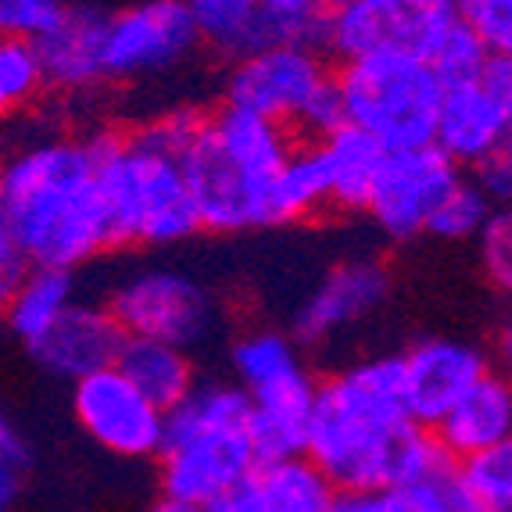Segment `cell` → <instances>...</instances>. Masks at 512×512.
Masks as SVG:
<instances>
[{"label":"cell","instance_id":"3957f363","mask_svg":"<svg viewBox=\"0 0 512 512\" xmlns=\"http://www.w3.org/2000/svg\"><path fill=\"white\" fill-rule=\"evenodd\" d=\"M416 423L402 405L398 355H369L316 384L305 459L333 491L391 487L394 462Z\"/></svg>","mask_w":512,"mask_h":512},{"label":"cell","instance_id":"d4e9b609","mask_svg":"<svg viewBox=\"0 0 512 512\" xmlns=\"http://www.w3.org/2000/svg\"><path fill=\"white\" fill-rule=\"evenodd\" d=\"M79 298V283L76 273H65V269H43V265H33L26 273V280L18 283L15 294L4 305V323H8V333L15 337L22 348L29 341H36L54 319Z\"/></svg>","mask_w":512,"mask_h":512},{"label":"cell","instance_id":"d590c367","mask_svg":"<svg viewBox=\"0 0 512 512\" xmlns=\"http://www.w3.org/2000/svg\"><path fill=\"white\" fill-rule=\"evenodd\" d=\"M29 269H33V265H29V258L22 255L15 233L8 230V222H4V215H0V312H4V305H8V298L15 294L18 283L26 280Z\"/></svg>","mask_w":512,"mask_h":512},{"label":"cell","instance_id":"603a6c76","mask_svg":"<svg viewBox=\"0 0 512 512\" xmlns=\"http://www.w3.org/2000/svg\"><path fill=\"white\" fill-rule=\"evenodd\" d=\"M115 369L162 412L183 402L190 387L201 380L190 351L162 341H147V337H126L119 359H115Z\"/></svg>","mask_w":512,"mask_h":512},{"label":"cell","instance_id":"f546056e","mask_svg":"<svg viewBox=\"0 0 512 512\" xmlns=\"http://www.w3.org/2000/svg\"><path fill=\"white\" fill-rule=\"evenodd\" d=\"M323 0H262V18L269 43H308L319 47L326 18Z\"/></svg>","mask_w":512,"mask_h":512},{"label":"cell","instance_id":"ba28073f","mask_svg":"<svg viewBox=\"0 0 512 512\" xmlns=\"http://www.w3.org/2000/svg\"><path fill=\"white\" fill-rule=\"evenodd\" d=\"M111 319L126 337H147L194 355L219 337L226 308L208 280L169 262H140L108 287Z\"/></svg>","mask_w":512,"mask_h":512},{"label":"cell","instance_id":"d6986e66","mask_svg":"<svg viewBox=\"0 0 512 512\" xmlns=\"http://www.w3.org/2000/svg\"><path fill=\"white\" fill-rule=\"evenodd\" d=\"M104 11L65 4L61 18L36 43L43 79L61 94H90L104 83L101 72Z\"/></svg>","mask_w":512,"mask_h":512},{"label":"cell","instance_id":"30bf717a","mask_svg":"<svg viewBox=\"0 0 512 512\" xmlns=\"http://www.w3.org/2000/svg\"><path fill=\"white\" fill-rule=\"evenodd\" d=\"M434 147L473 172L512 147V54H487L473 79L448 83L434 126Z\"/></svg>","mask_w":512,"mask_h":512},{"label":"cell","instance_id":"5bb4252c","mask_svg":"<svg viewBox=\"0 0 512 512\" xmlns=\"http://www.w3.org/2000/svg\"><path fill=\"white\" fill-rule=\"evenodd\" d=\"M394 273L384 258L351 255L330 265L294 312L291 337L301 348H319L333 337L369 323L391 301Z\"/></svg>","mask_w":512,"mask_h":512},{"label":"cell","instance_id":"5b68a950","mask_svg":"<svg viewBox=\"0 0 512 512\" xmlns=\"http://www.w3.org/2000/svg\"><path fill=\"white\" fill-rule=\"evenodd\" d=\"M233 384L248 394V441L258 462L305 455L319 376L291 333L251 326L230 341Z\"/></svg>","mask_w":512,"mask_h":512},{"label":"cell","instance_id":"f1b7e54d","mask_svg":"<svg viewBox=\"0 0 512 512\" xmlns=\"http://www.w3.org/2000/svg\"><path fill=\"white\" fill-rule=\"evenodd\" d=\"M498 208L484 197V190L462 172L459 183H455L444 201L434 208L427 222V237L448 240V244H466V240H477V233L487 226V219L495 215Z\"/></svg>","mask_w":512,"mask_h":512},{"label":"cell","instance_id":"484cf974","mask_svg":"<svg viewBox=\"0 0 512 512\" xmlns=\"http://www.w3.org/2000/svg\"><path fill=\"white\" fill-rule=\"evenodd\" d=\"M330 208L326 197V172L316 144H294L287 162L269 183V230L287 226V222L316 219Z\"/></svg>","mask_w":512,"mask_h":512},{"label":"cell","instance_id":"60d3db41","mask_svg":"<svg viewBox=\"0 0 512 512\" xmlns=\"http://www.w3.org/2000/svg\"><path fill=\"white\" fill-rule=\"evenodd\" d=\"M323 4H326V8H333V4H337V0H323Z\"/></svg>","mask_w":512,"mask_h":512},{"label":"cell","instance_id":"4dcf8cb0","mask_svg":"<svg viewBox=\"0 0 512 512\" xmlns=\"http://www.w3.org/2000/svg\"><path fill=\"white\" fill-rule=\"evenodd\" d=\"M487 47L477 40V36L470 33V29L462 26V18H459V26L448 29V36H444L441 43H437V51L430 54V65H434V72L441 76V83H462V79H473L480 69H484V61H487Z\"/></svg>","mask_w":512,"mask_h":512},{"label":"cell","instance_id":"8992f818","mask_svg":"<svg viewBox=\"0 0 512 512\" xmlns=\"http://www.w3.org/2000/svg\"><path fill=\"white\" fill-rule=\"evenodd\" d=\"M344 126L359 129L391 151L434 144L444 83L427 58L402 51H376L341 61L333 76Z\"/></svg>","mask_w":512,"mask_h":512},{"label":"cell","instance_id":"8fae6325","mask_svg":"<svg viewBox=\"0 0 512 512\" xmlns=\"http://www.w3.org/2000/svg\"><path fill=\"white\" fill-rule=\"evenodd\" d=\"M197 47L201 43H197L183 0L129 4L115 15H104V83H140V79L169 76L180 65H187Z\"/></svg>","mask_w":512,"mask_h":512},{"label":"cell","instance_id":"7402d4cb","mask_svg":"<svg viewBox=\"0 0 512 512\" xmlns=\"http://www.w3.org/2000/svg\"><path fill=\"white\" fill-rule=\"evenodd\" d=\"M316 147H319V158H323L326 197H330L333 212H344V215L366 212L376 180H380V169L387 162L384 147L351 126L333 129L330 137L319 140Z\"/></svg>","mask_w":512,"mask_h":512},{"label":"cell","instance_id":"9c48e42d","mask_svg":"<svg viewBox=\"0 0 512 512\" xmlns=\"http://www.w3.org/2000/svg\"><path fill=\"white\" fill-rule=\"evenodd\" d=\"M459 26V0H337L323 18L319 47L341 61L376 51L427 58Z\"/></svg>","mask_w":512,"mask_h":512},{"label":"cell","instance_id":"ab89813d","mask_svg":"<svg viewBox=\"0 0 512 512\" xmlns=\"http://www.w3.org/2000/svg\"><path fill=\"white\" fill-rule=\"evenodd\" d=\"M144 512H212V509H197V505H187V502H172V498H154Z\"/></svg>","mask_w":512,"mask_h":512},{"label":"cell","instance_id":"4fadbf2b","mask_svg":"<svg viewBox=\"0 0 512 512\" xmlns=\"http://www.w3.org/2000/svg\"><path fill=\"white\" fill-rule=\"evenodd\" d=\"M495 369L491 351L473 337L459 333H430L405 351H398V380L402 405L416 427L434 430L441 416Z\"/></svg>","mask_w":512,"mask_h":512},{"label":"cell","instance_id":"836d02e7","mask_svg":"<svg viewBox=\"0 0 512 512\" xmlns=\"http://www.w3.org/2000/svg\"><path fill=\"white\" fill-rule=\"evenodd\" d=\"M65 11V0H0V36L40 40Z\"/></svg>","mask_w":512,"mask_h":512},{"label":"cell","instance_id":"277c9868","mask_svg":"<svg viewBox=\"0 0 512 512\" xmlns=\"http://www.w3.org/2000/svg\"><path fill=\"white\" fill-rule=\"evenodd\" d=\"M248 394L233 380H197L183 402L165 412L158 491L172 502L215 509L255 470L248 441Z\"/></svg>","mask_w":512,"mask_h":512},{"label":"cell","instance_id":"7c38bea8","mask_svg":"<svg viewBox=\"0 0 512 512\" xmlns=\"http://www.w3.org/2000/svg\"><path fill=\"white\" fill-rule=\"evenodd\" d=\"M69 409L79 434L122 462H154L165 444V412L147 402L115 366L72 384Z\"/></svg>","mask_w":512,"mask_h":512},{"label":"cell","instance_id":"83f0119b","mask_svg":"<svg viewBox=\"0 0 512 512\" xmlns=\"http://www.w3.org/2000/svg\"><path fill=\"white\" fill-rule=\"evenodd\" d=\"M47 90L33 40L0 36V122L15 119Z\"/></svg>","mask_w":512,"mask_h":512},{"label":"cell","instance_id":"ac0fdd59","mask_svg":"<svg viewBox=\"0 0 512 512\" xmlns=\"http://www.w3.org/2000/svg\"><path fill=\"white\" fill-rule=\"evenodd\" d=\"M333 495V484L305 455H291L255 462V470L212 512H330Z\"/></svg>","mask_w":512,"mask_h":512},{"label":"cell","instance_id":"4316f807","mask_svg":"<svg viewBox=\"0 0 512 512\" xmlns=\"http://www.w3.org/2000/svg\"><path fill=\"white\" fill-rule=\"evenodd\" d=\"M455 487L466 512H512V444L455 459Z\"/></svg>","mask_w":512,"mask_h":512},{"label":"cell","instance_id":"6da1fadb","mask_svg":"<svg viewBox=\"0 0 512 512\" xmlns=\"http://www.w3.org/2000/svg\"><path fill=\"white\" fill-rule=\"evenodd\" d=\"M0 215L29 265L79 273L111 251L97 137L40 133L0 154Z\"/></svg>","mask_w":512,"mask_h":512},{"label":"cell","instance_id":"2e32d148","mask_svg":"<svg viewBox=\"0 0 512 512\" xmlns=\"http://www.w3.org/2000/svg\"><path fill=\"white\" fill-rule=\"evenodd\" d=\"M180 165L201 233L237 237L248 230H269L262 190L251 187L244 172L226 158V151L208 129V115L197 129V137L183 151Z\"/></svg>","mask_w":512,"mask_h":512},{"label":"cell","instance_id":"1f68e13d","mask_svg":"<svg viewBox=\"0 0 512 512\" xmlns=\"http://www.w3.org/2000/svg\"><path fill=\"white\" fill-rule=\"evenodd\" d=\"M459 18L491 54L512 51V0H459Z\"/></svg>","mask_w":512,"mask_h":512},{"label":"cell","instance_id":"f35d334b","mask_svg":"<svg viewBox=\"0 0 512 512\" xmlns=\"http://www.w3.org/2000/svg\"><path fill=\"white\" fill-rule=\"evenodd\" d=\"M0 455H11V459H29V448L26 441L18 437V430L11 427L8 412L0 409Z\"/></svg>","mask_w":512,"mask_h":512},{"label":"cell","instance_id":"52a82bcc","mask_svg":"<svg viewBox=\"0 0 512 512\" xmlns=\"http://www.w3.org/2000/svg\"><path fill=\"white\" fill-rule=\"evenodd\" d=\"M222 104L276 122L298 144H319L344 126L330 65L308 43H273L237 58L222 79Z\"/></svg>","mask_w":512,"mask_h":512},{"label":"cell","instance_id":"9a60e30c","mask_svg":"<svg viewBox=\"0 0 512 512\" xmlns=\"http://www.w3.org/2000/svg\"><path fill=\"white\" fill-rule=\"evenodd\" d=\"M459 176V165L448 162L434 144L391 151L369 197L366 215L387 240H398V244L416 240L427 233L430 215L459 183Z\"/></svg>","mask_w":512,"mask_h":512},{"label":"cell","instance_id":"d6a6232c","mask_svg":"<svg viewBox=\"0 0 512 512\" xmlns=\"http://www.w3.org/2000/svg\"><path fill=\"white\" fill-rule=\"evenodd\" d=\"M477 248H480V269L498 291H509L512 287V222L509 212L498 208L487 226L477 233Z\"/></svg>","mask_w":512,"mask_h":512},{"label":"cell","instance_id":"cb8c5ba5","mask_svg":"<svg viewBox=\"0 0 512 512\" xmlns=\"http://www.w3.org/2000/svg\"><path fill=\"white\" fill-rule=\"evenodd\" d=\"M197 43L212 47L222 58H248L273 47L262 18V0H183Z\"/></svg>","mask_w":512,"mask_h":512},{"label":"cell","instance_id":"ffe728a7","mask_svg":"<svg viewBox=\"0 0 512 512\" xmlns=\"http://www.w3.org/2000/svg\"><path fill=\"white\" fill-rule=\"evenodd\" d=\"M430 434L437 437L452 459L487 452L498 444H512V387L509 376L491 369L484 380L462 394L452 409L444 412Z\"/></svg>","mask_w":512,"mask_h":512},{"label":"cell","instance_id":"8d00e7d4","mask_svg":"<svg viewBox=\"0 0 512 512\" xmlns=\"http://www.w3.org/2000/svg\"><path fill=\"white\" fill-rule=\"evenodd\" d=\"M466 176H470V180L484 190V197L495 208L509 205V197H512V158H509V154H498V158L477 165V169L466 172Z\"/></svg>","mask_w":512,"mask_h":512},{"label":"cell","instance_id":"44dd1931","mask_svg":"<svg viewBox=\"0 0 512 512\" xmlns=\"http://www.w3.org/2000/svg\"><path fill=\"white\" fill-rule=\"evenodd\" d=\"M208 129L226 151V158L244 172V180L262 190L265 215H269V183L280 172V165L287 162V154L294 151V137L276 122L251 115L244 108H233V104H222L219 111H212Z\"/></svg>","mask_w":512,"mask_h":512},{"label":"cell","instance_id":"e0dca14e","mask_svg":"<svg viewBox=\"0 0 512 512\" xmlns=\"http://www.w3.org/2000/svg\"><path fill=\"white\" fill-rule=\"evenodd\" d=\"M126 333L111 319L104 301L76 298L47 330L26 344V355L43 376L76 384L97 369L115 366Z\"/></svg>","mask_w":512,"mask_h":512},{"label":"cell","instance_id":"7a4b0ae2","mask_svg":"<svg viewBox=\"0 0 512 512\" xmlns=\"http://www.w3.org/2000/svg\"><path fill=\"white\" fill-rule=\"evenodd\" d=\"M201 111H169L133 133H97V180L111 248H176L201 233L183 180V151Z\"/></svg>","mask_w":512,"mask_h":512},{"label":"cell","instance_id":"e575fe53","mask_svg":"<svg viewBox=\"0 0 512 512\" xmlns=\"http://www.w3.org/2000/svg\"><path fill=\"white\" fill-rule=\"evenodd\" d=\"M330 512H423L409 491H337L330 502Z\"/></svg>","mask_w":512,"mask_h":512},{"label":"cell","instance_id":"74e56055","mask_svg":"<svg viewBox=\"0 0 512 512\" xmlns=\"http://www.w3.org/2000/svg\"><path fill=\"white\" fill-rule=\"evenodd\" d=\"M29 459H11L0 455V512H15L22 502V487H26Z\"/></svg>","mask_w":512,"mask_h":512}]
</instances>
